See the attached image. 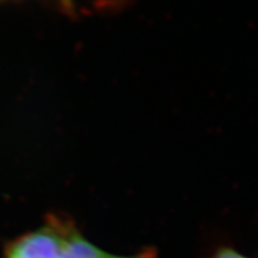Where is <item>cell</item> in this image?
<instances>
[{
    "label": "cell",
    "mask_w": 258,
    "mask_h": 258,
    "mask_svg": "<svg viewBox=\"0 0 258 258\" xmlns=\"http://www.w3.org/2000/svg\"><path fill=\"white\" fill-rule=\"evenodd\" d=\"M57 258H155V251L148 248L133 255L112 254L85 239L74 224L67 232Z\"/></svg>",
    "instance_id": "7a4b0ae2"
},
{
    "label": "cell",
    "mask_w": 258,
    "mask_h": 258,
    "mask_svg": "<svg viewBox=\"0 0 258 258\" xmlns=\"http://www.w3.org/2000/svg\"><path fill=\"white\" fill-rule=\"evenodd\" d=\"M72 225L67 219L51 216L40 228L11 242L4 258H57Z\"/></svg>",
    "instance_id": "6da1fadb"
},
{
    "label": "cell",
    "mask_w": 258,
    "mask_h": 258,
    "mask_svg": "<svg viewBox=\"0 0 258 258\" xmlns=\"http://www.w3.org/2000/svg\"><path fill=\"white\" fill-rule=\"evenodd\" d=\"M212 258H249V257L237 252L236 249L225 247L220 249V251H217Z\"/></svg>",
    "instance_id": "3957f363"
}]
</instances>
